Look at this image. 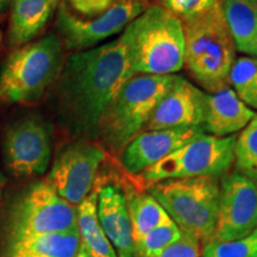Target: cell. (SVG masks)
<instances>
[{
	"instance_id": "obj_1",
	"label": "cell",
	"mask_w": 257,
	"mask_h": 257,
	"mask_svg": "<svg viewBox=\"0 0 257 257\" xmlns=\"http://www.w3.org/2000/svg\"><path fill=\"white\" fill-rule=\"evenodd\" d=\"M131 76L134 74L120 36L70 55L57 86L61 125L75 137H98L102 115Z\"/></svg>"
},
{
	"instance_id": "obj_2",
	"label": "cell",
	"mask_w": 257,
	"mask_h": 257,
	"mask_svg": "<svg viewBox=\"0 0 257 257\" xmlns=\"http://www.w3.org/2000/svg\"><path fill=\"white\" fill-rule=\"evenodd\" d=\"M120 37L134 75H173L184 68V25L159 4L148 6Z\"/></svg>"
},
{
	"instance_id": "obj_3",
	"label": "cell",
	"mask_w": 257,
	"mask_h": 257,
	"mask_svg": "<svg viewBox=\"0 0 257 257\" xmlns=\"http://www.w3.org/2000/svg\"><path fill=\"white\" fill-rule=\"evenodd\" d=\"M185 35L184 67L206 92L230 87L236 47L225 22L220 3L206 14L182 21Z\"/></svg>"
},
{
	"instance_id": "obj_4",
	"label": "cell",
	"mask_w": 257,
	"mask_h": 257,
	"mask_svg": "<svg viewBox=\"0 0 257 257\" xmlns=\"http://www.w3.org/2000/svg\"><path fill=\"white\" fill-rule=\"evenodd\" d=\"M178 75L136 74L121 86L99 125L98 137L106 148L120 154L135 137L143 133L162 96Z\"/></svg>"
},
{
	"instance_id": "obj_5",
	"label": "cell",
	"mask_w": 257,
	"mask_h": 257,
	"mask_svg": "<svg viewBox=\"0 0 257 257\" xmlns=\"http://www.w3.org/2000/svg\"><path fill=\"white\" fill-rule=\"evenodd\" d=\"M63 64L62 43L55 35L17 48L0 73V105L37 101L59 79Z\"/></svg>"
},
{
	"instance_id": "obj_6",
	"label": "cell",
	"mask_w": 257,
	"mask_h": 257,
	"mask_svg": "<svg viewBox=\"0 0 257 257\" xmlns=\"http://www.w3.org/2000/svg\"><path fill=\"white\" fill-rule=\"evenodd\" d=\"M220 186L217 178L172 179L153 184L149 194L185 232L206 244L213 239Z\"/></svg>"
},
{
	"instance_id": "obj_7",
	"label": "cell",
	"mask_w": 257,
	"mask_h": 257,
	"mask_svg": "<svg viewBox=\"0 0 257 257\" xmlns=\"http://www.w3.org/2000/svg\"><path fill=\"white\" fill-rule=\"evenodd\" d=\"M236 135L216 137L202 134L149 167L142 178L150 184L172 179L226 174L234 162Z\"/></svg>"
},
{
	"instance_id": "obj_8",
	"label": "cell",
	"mask_w": 257,
	"mask_h": 257,
	"mask_svg": "<svg viewBox=\"0 0 257 257\" xmlns=\"http://www.w3.org/2000/svg\"><path fill=\"white\" fill-rule=\"evenodd\" d=\"M78 230V211L48 181L31 185L11 213L12 238Z\"/></svg>"
},
{
	"instance_id": "obj_9",
	"label": "cell",
	"mask_w": 257,
	"mask_h": 257,
	"mask_svg": "<svg viewBox=\"0 0 257 257\" xmlns=\"http://www.w3.org/2000/svg\"><path fill=\"white\" fill-rule=\"evenodd\" d=\"M147 8L148 0H117L104 14L82 19L62 4L57 11L56 25L66 49L83 51L123 32Z\"/></svg>"
},
{
	"instance_id": "obj_10",
	"label": "cell",
	"mask_w": 257,
	"mask_h": 257,
	"mask_svg": "<svg viewBox=\"0 0 257 257\" xmlns=\"http://www.w3.org/2000/svg\"><path fill=\"white\" fill-rule=\"evenodd\" d=\"M105 156L100 146L80 138L59 153L47 181L61 198L78 206L93 191L96 174Z\"/></svg>"
},
{
	"instance_id": "obj_11",
	"label": "cell",
	"mask_w": 257,
	"mask_h": 257,
	"mask_svg": "<svg viewBox=\"0 0 257 257\" xmlns=\"http://www.w3.org/2000/svg\"><path fill=\"white\" fill-rule=\"evenodd\" d=\"M5 165L16 176L46 173L51 157L48 124L38 115H25L6 127L3 141Z\"/></svg>"
},
{
	"instance_id": "obj_12",
	"label": "cell",
	"mask_w": 257,
	"mask_h": 257,
	"mask_svg": "<svg viewBox=\"0 0 257 257\" xmlns=\"http://www.w3.org/2000/svg\"><path fill=\"white\" fill-rule=\"evenodd\" d=\"M219 205L214 240L246 237L257 227V186L237 172L220 182Z\"/></svg>"
},
{
	"instance_id": "obj_13",
	"label": "cell",
	"mask_w": 257,
	"mask_h": 257,
	"mask_svg": "<svg viewBox=\"0 0 257 257\" xmlns=\"http://www.w3.org/2000/svg\"><path fill=\"white\" fill-rule=\"evenodd\" d=\"M207 93L178 75L165 95L162 96L152 118L147 124V131L176 127H201L206 112Z\"/></svg>"
},
{
	"instance_id": "obj_14",
	"label": "cell",
	"mask_w": 257,
	"mask_h": 257,
	"mask_svg": "<svg viewBox=\"0 0 257 257\" xmlns=\"http://www.w3.org/2000/svg\"><path fill=\"white\" fill-rule=\"evenodd\" d=\"M204 134L201 127H176L143 131L120 153L121 165L131 174L144 170Z\"/></svg>"
},
{
	"instance_id": "obj_15",
	"label": "cell",
	"mask_w": 257,
	"mask_h": 257,
	"mask_svg": "<svg viewBox=\"0 0 257 257\" xmlns=\"http://www.w3.org/2000/svg\"><path fill=\"white\" fill-rule=\"evenodd\" d=\"M98 218L117 257H136L126 198L115 186H104L98 193Z\"/></svg>"
},
{
	"instance_id": "obj_16",
	"label": "cell",
	"mask_w": 257,
	"mask_h": 257,
	"mask_svg": "<svg viewBox=\"0 0 257 257\" xmlns=\"http://www.w3.org/2000/svg\"><path fill=\"white\" fill-rule=\"evenodd\" d=\"M256 113L239 100L231 87L207 94L204 134L216 137L232 136L242 131Z\"/></svg>"
},
{
	"instance_id": "obj_17",
	"label": "cell",
	"mask_w": 257,
	"mask_h": 257,
	"mask_svg": "<svg viewBox=\"0 0 257 257\" xmlns=\"http://www.w3.org/2000/svg\"><path fill=\"white\" fill-rule=\"evenodd\" d=\"M59 8V0H12L9 23V44L24 46L46 28Z\"/></svg>"
},
{
	"instance_id": "obj_18",
	"label": "cell",
	"mask_w": 257,
	"mask_h": 257,
	"mask_svg": "<svg viewBox=\"0 0 257 257\" xmlns=\"http://www.w3.org/2000/svg\"><path fill=\"white\" fill-rule=\"evenodd\" d=\"M10 257H88L78 230L12 238Z\"/></svg>"
},
{
	"instance_id": "obj_19",
	"label": "cell",
	"mask_w": 257,
	"mask_h": 257,
	"mask_svg": "<svg viewBox=\"0 0 257 257\" xmlns=\"http://www.w3.org/2000/svg\"><path fill=\"white\" fill-rule=\"evenodd\" d=\"M220 5L236 50L257 59V0H220Z\"/></svg>"
},
{
	"instance_id": "obj_20",
	"label": "cell",
	"mask_w": 257,
	"mask_h": 257,
	"mask_svg": "<svg viewBox=\"0 0 257 257\" xmlns=\"http://www.w3.org/2000/svg\"><path fill=\"white\" fill-rule=\"evenodd\" d=\"M98 193L93 189L76 207L78 231L88 257H117L98 218Z\"/></svg>"
},
{
	"instance_id": "obj_21",
	"label": "cell",
	"mask_w": 257,
	"mask_h": 257,
	"mask_svg": "<svg viewBox=\"0 0 257 257\" xmlns=\"http://www.w3.org/2000/svg\"><path fill=\"white\" fill-rule=\"evenodd\" d=\"M126 202L135 242L161 225L172 221L165 208L149 193L131 195Z\"/></svg>"
},
{
	"instance_id": "obj_22",
	"label": "cell",
	"mask_w": 257,
	"mask_h": 257,
	"mask_svg": "<svg viewBox=\"0 0 257 257\" xmlns=\"http://www.w3.org/2000/svg\"><path fill=\"white\" fill-rule=\"evenodd\" d=\"M229 82L240 101L251 110H257V62L255 57H237L231 68Z\"/></svg>"
},
{
	"instance_id": "obj_23",
	"label": "cell",
	"mask_w": 257,
	"mask_h": 257,
	"mask_svg": "<svg viewBox=\"0 0 257 257\" xmlns=\"http://www.w3.org/2000/svg\"><path fill=\"white\" fill-rule=\"evenodd\" d=\"M233 163L238 174L257 186V113L236 137Z\"/></svg>"
},
{
	"instance_id": "obj_24",
	"label": "cell",
	"mask_w": 257,
	"mask_h": 257,
	"mask_svg": "<svg viewBox=\"0 0 257 257\" xmlns=\"http://www.w3.org/2000/svg\"><path fill=\"white\" fill-rule=\"evenodd\" d=\"M202 257H257V227L246 237L233 240L212 239L204 244Z\"/></svg>"
},
{
	"instance_id": "obj_25",
	"label": "cell",
	"mask_w": 257,
	"mask_h": 257,
	"mask_svg": "<svg viewBox=\"0 0 257 257\" xmlns=\"http://www.w3.org/2000/svg\"><path fill=\"white\" fill-rule=\"evenodd\" d=\"M181 230L174 221L163 224L144 234L141 239L135 242V255L136 257H150L160 252L169 244L175 242L181 236Z\"/></svg>"
},
{
	"instance_id": "obj_26",
	"label": "cell",
	"mask_w": 257,
	"mask_h": 257,
	"mask_svg": "<svg viewBox=\"0 0 257 257\" xmlns=\"http://www.w3.org/2000/svg\"><path fill=\"white\" fill-rule=\"evenodd\" d=\"M157 2L159 5L176 16L182 22L206 14L218 3H220V0H157Z\"/></svg>"
},
{
	"instance_id": "obj_27",
	"label": "cell",
	"mask_w": 257,
	"mask_h": 257,
	"mask_svg": "<svg viewBox=\"0 0 257 257\" xmlns=\"http://www.w3.org/2000/svg\"><path fill=\"white\" fill-rule=\"evenodd\" d=\"M150 257H201V242L182 232L175 242Z\"/></svg>"
},
{
	"instance_id": "obj_28",
	"label": "cell",
	"mask_w": 257,
	"mask_h": 257,
	"mask_svg": "<svg viewBox=\"0 0 257 257\" xmlns=\"http://www.w3.org/2000/svg\"><path fill=\"white\" fill-rule=\"evenodd\" d=\"M73 9L80 15L88 16H99L104 14L117 0H69Z\"/></svg>"
},
{
	"instance_id": "obj_29",
	"label": "cell",
	"mask_w": 257,
	"mask_h": 257,
	"mask_svg": "<svg viewBox=\"0 0 257 257\" xmlns=\"http://www.w3.org/2000/svg\"><path fill=\"white\" fill-rule=\"evenodd\" d=\"M12 0H0V15L4 14L5 11H8L9 8H11Z\"/></svg>"
},
{
	"instance_id": "obj_30",
	"label": "cell",
	"mask_w": 257,
	"mask_h": 257,
	"mask_svg": "<svg viewBox=\"0 0 257 257\" xmlns=\"http://www.w3.org/2000/svg\"><path fill=\"white\" fill-rule=\"evenodd\" d=\"M2 179H0V201H2Z\"/></svg>"
},
{
	"instance_id": "obj_31",
	"label": "cell",
	"mask_w": 257,
	"mask_h": 257,
	"mask_svg": "<svg viewBox=\"0 0 257 257\" xmlns=\"http://www.w3.org/2000/svg\"><path fill=\"white\" fill-rule=\"evenodd\" d=\"M0 42H2V35H0Z\"/></svg>"
},
{
	"instance_id": "obj_32",
	"label": "cell",
	"mask_w": 257,
	"mask_h": 257,
	"mask_svg": "<svg viewBox=\"0 0 257 257\" xmlns=\"http://www.w3.org/2000/svg\"><path fill=\"white\" fill-rule=\"evenodd\" d=\"M256 62H257V59H256Z\"/></svg>"
}]
</instances>
